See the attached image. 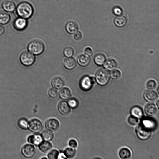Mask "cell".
Segmentation results:
<instances>
[{"instance_id": "6da1fadb", "label": "cell", "mask_w": 159, "mask_h": 159, "mask_svg": "<svg viewBox=\"0 0 159 159\" xmlns=\"http://www.w3.org/2000/svg\"><path fill=\"white\" fill-rule=\"evenodd\" d=\"M17 14L20 17L27 19L32 17L34 10L32 5L29 3L24 2L18 6L16 9Z\"/></svg>"}, {"instance_id": "7a4b0ae2", "label": "cell", "mask_w": 159, "mask_h": 159, "mask_svg": "<svg viewBox=\"0 0 159 159\" xmlns=\"http://www.w3.org/2000/svg\"><path fill=\"white\" fill-rule=\"evenodd\" d=\"M27 48L29 52L33 54L39 55L44 52L45 46L43 42L40 40L35 39L28 44Z\"/></svg>"}, {"instance_id": "3957f363", "label": "cell", "mask_w": 159, "mask_h": 159, "mask_svg": "<svg viewBox=\"0 0 159 159\" xmlns=\"http://www.w3.org/2000/svg\"><path fill=\"white\" fill-rule=\"evenodd\" d=\"M110 77V73L108 71L105 69H101L96 74V80L100 86H105L108 83Z\"/></svg>"}, {"instance_id": "277c9868", "label": "cell", "mask_w": 159, "mask_h": 159, "mask_svg": "<svg viewBox=\"0 0 159 159\" xmlns=\"http://www.w3.org/2000/svg\"><path fill=\"white\" fill-rule=\"evenodd\" d=\"M36 58L34 55L29 52H22L20 56V61L21 64L24 66L29 67L32 66L35 63Z\"/></svg>"}, {"instance_id": "5b68a950", "label": "cell", "mask_w": 159, "mask_h": 159, "mask_svg": "<svg viewBox=\"0 0 159 159\" xmlns=\"http://www.w3.org/2000/svg\"><path fill=\"white\" fill-rule=\"evenodd\" d=\"M95 81V78L93 77L85 76L81 78L80 81L79 86L83 91H88L92 88Z\"/></svg>"}, {"instance_id": "8992f818", "label": "cell", "mask_w": 159, "mask_h": 159, "mask_svg": "<svg viewBox=\"0 0 159 159\" xmlns=\"http://www.w3.org/2000/svg\"><path fill=\"white\" fill-rule=\"evenodd\" d=\"M136 131L138 137L142 140L148 139L151 135V130L145 127L141 124L136 128Z\"/></svg>"}, {"instance_id": "52a82bcc", "label": "cell", "mask_w": 159, "mask_h": 159, "mask_svg": "<svg viewBox=\"0 0 159 159\" xmlns=\"http://www.w3.org/2000/svg\"><path fill=\"white\" fill-rule=\"evenodd\" d=\"M42 122L37 119H32L28 124V128L33 133L37 134L40 132L43 129Z\"/></svg>"}, {"instance_id": "ba28073f", "label": "cell", "mask_w": 159, "mask_h": 159, "mask_svg": "<svg viewBox=\"0 0 159 159\" xmlns=\"http://www.w3.org/2000/svg\"><path fill=\"white\" fill-rule=\"evenodd\" d=\"M45 126L46 129L52 132L57 131L60 127L59 121L55 118H50L45 122Z\"/></svg>"}, {"instance_id": "9c48e42d", "label": "cell", "mask_w": 159, "mask_h": 159, "mask_svg": "<svg viewBox=\"0 0 159 159\" xmlns=\"http://www.w3.org/2000/svg\"><path fill=\"white\" fill-rule=\"evenodd\" d=\"M21 152L23 155L25 157L31 158L35 155L36 150L35 146L33 145L26 144L23 147Z\"/></svg>"}, {"instance_id": "30bf717a", "label": "cell", "mask_w": 159, "mask_h": 159, "mask_svg": "<svg viewBox=\"0 0 159 159\" xmlns=\"http://www.w3.org/2000/svg\"><path fill=\"white\" fill-rule=\"evenodd\" d=\"M58 110L62 115L64 116L69 115L71 112V108L66 101H62L58 105Z\"/></svg>"}, {"instance_id": "8fae6325", "label": "cell", "mask_w": 159, "mask_h": 159, "mask_svg": "<svg viewBox=\"0 0 159 159\" xmlns=\"http://www.w3.org/2000/svg\"><path fill=\"white\" fill-rule=\"evenodd\" d=\"M13 25L16 30L22 31L25 30L26 28L28 25V22L27 19L19 17L15 20Z\"/></svg>"}, {"instance_id": "7c38bea8", "label": "cell", "mask_w": 159, "mask_h": 159, "mask_svg": "<svg viewBox=\"0 0 159 159\" xmlns=\"http://www.w3.org/2000/svg\"><path fill=\"white\" fill-rule=\"evenodd\" d=\"M145 100L149 102H154L157 100L158 98L157 93L155 91L147 90L143 95Z\"/></svg>"}, {"instance_id": "4fadbf2b", "label": "cell", "mask_w": 159, "mask_h": 159, "mask_svg": "<svg viewBox=\"0 0 159 159\" xmlns=\"http://www.w3.org/2000/svg\"><path fill=\"white\" fill-rule=\"evenodd\" d=\"M66 32L70 34H73L78 31L79 26L77 22L70 21L67 23L65 26Z\"/></svg>"}, {"instance_id": "5bb4252c", "label": "cell", "mask_w": 159, "mask_h": 159, "mask_svg": "<svg viewBox=\"0 0 159 159\" xmlns=\"http://www.w3.org/2000/svg\"><path fill=\"white\" fill-rule=\"evenodd\" d=\"M52 87L55 89H60L65 85L64 79L60 77H56L53 78L51 82Z\"/></svg>"}, {"instance_id": "9a60e30c", "label": "cell", "mask_w": 159, "mask_h": 159, "mask_svg": "<svg viewBox=\"0 0 159 159\" xmlns=\"http://www.w3.org/2000/svg\"><path fill=\"white\" fill-rule=\"evenodd\" d=\"M146 114L150 116H154L157 115L158 109L156 105L153 103L147 104L145 108Z\"/></svg>"}, {"instance_id": "2e32d148", "label": "cell", "mask_w": 159, "mask_h": 159, "mask_svg": "<svg viewBox=\"0 0 159 159\" xmlns=\"http://www.w3.org/2000/svg\"><path fill=\"white\" fill-rule=\"evenodd\" d=\"M77 62L80 66L82 67H86L90 64L91 59L89 56L81 54L78 57Z\"/></svg>"}, {"instance_id": "e0dca14e", "label": "cell", "mask_w": 159, "mask_h": 159, "mask_svg": "<svg viewBox=\"0 0 159 159\" xmlns=\"http://www.w3.org/2000/svg\"><path fill=\"white\" fill-rule=\"evenodd\" d=\"M2 7L6 12H12L16 9L14 3L11 0H5L2 4Z\"/></svg>"}, {"instance_id": "ac0fdd59", "label": "cell", "mask_w": 159, "mask_h": 159, "mask_svg": "<svg viewBox=\"0 0 159 159\" xmlns=\"http://www.w3.org/2000/svg\"><path fill=\"white\" fill-rule=\"evenodd\" d=\"M127 22V17L123 15L117 16L114 20V23L117 27L122 28L125 26Z\"/></svg>"}, {"instance_id": "d6986e66", "label": "cell", "mask_w": 159, "mask_h": 159, "mask_svg": "<svg viewBox=\"0 0 159 159\" xmlns=\"http://www.w3.org/2000/svg\"><path fill=\"white\" fill-rule=\"evenodd\" d=\"M64 65L66 69L72 70L74 69L76 67L77 62L73 58H67L64 61Z\"/></svg>"}, {"instance_id": "ffe728a7", "label": "cell", "mask_w": 159, "mask_h": 159, "mask_svg": "<svg viewBox=\"0 0 159 159\" xmlns=\"http://www.w3.org/2000/svg\"><path fill=\"white\" fill-rule=\"evenodd\" d=\"M145 127L152 130H154L156 126V122L151 118H145L142 121L141 123Z\"/></svg>"}, {"instance_id": "44dd1931", "label": "cell", "mask_w": 159, "mask_h": 159, "mask_svg": "<svg viewBox=\"0 0 159 159\" xmlns=\"http://www.w3.org/2000/svg\"><path fill=\"white\" fill-rule=\"evenodd\" d=\"M38 146L39 150L44 153H48L53 148L52 144L50 141L44 140L42 141Z\"/></svg>"}, {"instance_id": "7402d4cb", "label": "cell", "mask_w": 159, "mask_h": 159, "mask_svg": "<svg viewBox=\"0 0 159 159\" xmlns=\"http://www.w3.org/2000/svg\"><path fill=\"white\" fill-rule=\"evenodd\" d=\"M104 66L107 70L112 71L115 69L117 67V62L114 59H109L105 62Z\"/></svg>"}, {"instance_id": "603a6c76", "label": "cell", "mask_w": 159, "mask_h": 159, "mask_svg": "<svg viewBox=\"0 0 159 159\" xmlns=\"http://www.w3.org/2000/svg\"><path fill=\"white\" fill-rule=\"evenodd\" d=\"M43 140L41 135H31L27 138L28 143L36 146H38Z\"/></svg>"}, {"instance_id": "cb8c5ba5", "label": "cell", "mask_w": 159, "mask_h": 159, "mask_svg": "<svg viewBox=\"0 0 159 159\" xmlns=\"http://www.w3.org/2000/svg\"><path fill=\"white\" fill-rule=\"evenodd\" d=\"M71 93L70 89L67 87L62 89L59 92L60 98L64 100H69L71 97Z\"/></svg>"}, {"instance_id": "d4e9b609", "label": "cell", "mask_w": 159, "mask_h": 159, "mask_svg": "<svg viewBox=\"0 0 159 159\" xmlns=\"http://www.w3.org/2000/svg\"><path fill=\"white\" fill-rule=\"evenodd\" d=\"M130 112L132 116L138 118L142 117L143 115V109L141 107L138 106L133 107L130 110Z\"/></svg>"}, {"instance_id": "484cf974", "label": "cell", "mask_w": 159, "mask_h": 159, "mask_svg": "<svg viewBox=\"0 0 159 159\" xmlns=\"http://www.w3.org/2000/svg\"><path fill=\"white\" fill-rule=\"evenodd\" d=\"M105 56L103 54H99L95 55L94 58V61L96 65L98 66L103 65L106 61Z\"/></svg>"}, {"instance_id": "4316f807", "label": "cell", "mask_w": 159, "mask_h": 159, "mask_svg": "<svg viewBox=\"0 0 159 159\" xmlns=\"http://www.w3.org/2000/svg\"><path fill=\"white\" fill-rule=\"evenodd\" d=\"M119 154L120 157L123 159H129L131 158V151L127 148H123L119 151Z\"/></svg>"}, {"instance_id": "83f0119b", "label": "cell", "mask_w": 159, "mask_h": 159, "mask_svg": "<svg viewBox=\"0 0 159 159\" xmlns=\"http://www.w3.org/2000/svg\"><path fill=\"white\" fill-rule=\"evenodd\" d=\"M64 153L67 158L72 159L76 156L77 151L75 148L68 147L65 150Z\"/></svg>"}, {"instance_id": "f1b7e54d", "label": "cell", "mask_w": 159, "mask_h": 159, "mask_svg": "<svg viewBox=\"0 0 159 159\" xmlns=\"http://www.w3.org/2000/svg\"><path fill=\"white\" fill-rule=\"evenodd\" d=\"M10 20V17L8 14L4 11H0V24H6Z\"/></svg>"}, {"instance_id": "f546056e", "label": "cell", "mask_w": 159, "mask_h": 159, "mask_svg": "<svg viewBox=\"0 0 159 159\" xmlns=\"http://www.w3.org/2000/svg\"><path fill=\"white\" fill-rule=\"evenodd\" d=\"M41 135L44 140L48 141H52L54 137L53 132L48 130H44L42 133Z\"/></svg>"}, {"instance_id": "4dcf8cb0", "label": "cell", "mask_w": 159, "mask_h": 159, "mask_svg": "<svg viewBox=\"0 0 159 159\" xmlns=\"http://www.w3.org/2000/svg\"><path fill=\"white\" fill-rule=\"evenodd\" d=\"M71 108L75 110L77 108L79 105V102L78 100L75 98H71L67 102Z\"/></svg>"}, {"instance_id": "1f68e13d", "label": "cell", "mask_w": 159, "mask_h": 159, "mask_svg": "<svg viewBox=\"0 0 159 159\" xmlns=\"http://www.w3.org/2000/svg\"><path fill=\"white\" fill-rule=\"evenodd\" d=\"M74 53V50L72 47H66L63 51L64 55L67 58L72 57Z\"/></svg>"}, {"instance_id": "d6a6232c", "label": "cell", "mask_w": 159, "mask_h": 159, "mask_svg": "<svg viewBox=\"0 0 159 159\" xmlns=\"http://www.w3.org/2000/svg\"><path fill=\"white\" fill-rule=\"evenodd\" d=\"M59 152L56 149L52 150L49 151L47 155L48 158L49 159H58Z\"/></svg>"}, {"instance_id": "836d02e7", "label": "cell", "mask_w": 159, "mask_h": 159, "mask_svg": "<svg viewBox=\"0 0 159 159\" xmlns=\"http://www.w3.org/2000/svg\"><path fill=\"white\" fill-rule=\"evenodd\" d=\"M28 122L26 119L22 118L19 120L18 125L22 129L26 130L28 128Z\"/></svg>"}, {"instance_id": "e575fe53", "label": "cell", "mask_w": 159, "mask_h": 159, "mask_svg": "<svg viewBox=\"0 0 159 159\" xmlns=\"http://www.w3.org/2000/svg\"><path fill=\"white\" fill-rule=\"evenodd\" d=\"M157 87V83L154 80L151 79L147 82L146 87L150 90H154Z\"/></svg>"}, {"instance_id": "d590c367", "label": "cell", "mask_w": 159, "mask_h": 159, "mask_svg": "<svg viewBox=\"0 0 159 159\" xmlns=\"http://www.w3.org/2000/svg\"><path fill=\"white\" fill-rule=\"evenodd\" d=\"M110 75L112 79L117 80L120 78L122 73L121 72L118 70H113L111 73Z\"/></svg>"}, {"instance_id": "8d00e7d4", "label": "cell", "mask_w": 159, "mask_h": 159, "mask_svg": "<svg viewBox=\"0 0 159 159\" xmlns=\"http://www.w3.org/2000/svg\"><path fill=\"white\" fill-rule=\"evenodd\" d=\"M128 122L131 125L135 126L138 124L139 120L138 118L132 115L128 118Z\"/></svg>"}, {"instance_id": "74e56055", "label": "cell", "mask_w": 159, "mask_h": 159, "mask_svg": "<svg viewBox=\"0 0 159 159\" xmlns=\"http://www.w3.org/2000/svg\"><path fill=\"white\" fill-rule=\"evenodd\" d=\"M48 94L51 98L54 99L57 97L58 93L57 91L55 89L52 88L49 90Z\"/></svg>"}, {"instance_id": "f35d334b", "label": "cell", "mask_w": 159, "mask_h": 159, "mask_svg": "<svg viewBox=\"0 0 159 159\" xmlns=\"http://www.w3.org/2000/svg\"><path fill=\"white\" fill-rule=\"evenodd\" d=\"M112 12L114 14L117 16L122 14V9L118 7H115L113 8Z\"/></svg>"}, {"instance_id": "ab89813d", "label": "cell", "mask_w": 159, "mask_h": 159, "mask_svg": "<svg viewBox=\"0 0 159 159\" xmlns=\"http://www.w3.org/2000/svg\"><path fill=\"white\" fill-rule=\"evenodd\" d=\"M69 146L73 148H76L77 147L78 144L77 141L75 139L70 140L69 143Z\"/></svg>"}, {"instance_id": "60d3db41", "label": "cell", "mask_w": 159, "mask_h": 159, "mask_svg": "<svg viewBox=\"0 0 159 159\" xmlns=\"http://www.w3.org/2000/svg\"><path fill=\"white\" fill-rule=\"evenodd\" d=\"M74 38L77 41L81 40L82 38V33L80 31H77L74 35Z\"/></svg>"}, {"instance_id": "b9f144b4", "label": "cell", "mask_w": 159, "mask_h": 159, "mask_svg": "<svg viewBox=\"0 0 159 159\" xmlns=\"http://www.w3.org/2000/svg\"><path fill=\"white\" fill-rule=\"evenodd\" d=\"M84 53L86 55L90 56L92 55L93 54V51L92 48L90 47H87L85 49Z\"/></svg>"}, {"instance_id": "7bdbcfd3", "label": "cell", "mask_w": 159, "mask_h": 159, "mask_svg": "<svg viewBox=\"0 0 159 159\" xmlns=\"http://www.w3.org/2000/svg\"><path fill=\"white\" fill-rule=\"evenodd\" d=\"M67 158L63 153H59L58 159H66Z\"/></svg>"}, {"instance_id": "ee69618b", "label": "cell", "mask_w": 159, "mask_h": 159, "mask_svg": "<svg viewBox=\"0 0 159 159\" xmlns=\"http://www.w3.org/2000/svg\"><path fill=\"white\" fill-rule=\"evenodd\" d=\"M5 29L4 27L1 24H0V36L4 34Z\"/></svg>"}, {"instance_id": "f6af8a7d", "label": "cell", "mask_w": 159, "mask_h": 159, "mask_svg": "<svg viewBox=\"0 0 159 159\" xmlns=\"http://www.w3.org/2000/svg\"><path fill=\"white\" fill-rule=\"evenodd\" d=\"M45 159H48V158H47V157H46L42 158V159H45Z\"/></svg>"}]
</instances>
